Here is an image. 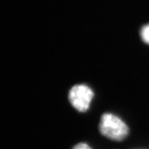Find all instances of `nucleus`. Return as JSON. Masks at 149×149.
I'll list each match as a JSON object with an SVG mask.
<instances>
[{"mask_svg":"<svg viewBox=\"0 0 149 149\" xmlns=\"http://www.w3.org/2000/svg\"><path fill=\"white\" fill-rule=\"evenodd\" d=\"M100 130L102 135L111 140L121 141L128 135V127L122 119L112 113H105L100 119Z\"/></svg>","mask_w":149,"mask_h":149,"instance_id":"obj_1","label":"nucleus"},{"mask_svg":"<svg viewBox=\"0 0 149 149\" xmlns=\"http://www.w3.org/2000/svg\"><path fill=\"white\" fill-rule=\"evenodd\" d=\"M93 95V91L84 84L76 85L70 89L68 99L71 105L80 112H85L89 109Z\"/></svg>","mask_w":149,"mask_h":149,"instance_id":"obj_2","label":"nucleus"},{"mask_svg":"<svg viewBox=\"0 0 149 149\" xmlns=\"http://www.w3.org/2000/svg\"><path fill=\"white\" fill-rule=\"evenodd\" d=\"M140 35L143 42L147 44H149V24L144 25L141 28Z\"/></svg>","mask_w":149,"mask_h":149,"instance_id":"obj_3","label":"nucleus"},{"mask_svg":"<svg viewBox=\"0 0 149 149\" xmlns=\"http://www.w3.org/2000/svg\"><path fill=\"white\" fill-rule=\"evenodd\" d=\"M72 149H93L88 144H86V143H79V144H76Z\"/></svg>","mask_w":149,"mask_h":149,"instance_id":"obj_4","label":"nucleus"}]
</instances>
